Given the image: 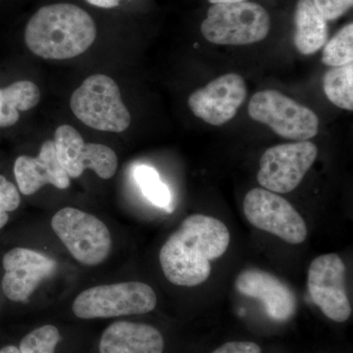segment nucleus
Masks as SVG:
<instances>
[{"mask_svg":"<svg viewBox=\"0 0 353 353\" xmlns=\"http://www.w3.org/2000/svg\"><path fill=\"white\" fill-rule=\"evenodd\" d=\"M14 175L24 196L36 194L48 183L59 190L68 189L71 183L68 174L58 161L53 141L43 143L37 157H18L14 164Z\"/></svg>","mask_w":353,"mask_h":353,"instance_id":"15","label":"nucleus"},{"mask_svg":"<svg viewBox=\"0 0 353 353\" xmlns=\"http://www.w3.org/2000/svg\"><path fill=\"white\" fill-rule=\"evenodd\" d=\"M85 1L101 8H114L119 6L120 0H85Z\"/></svg>","mask_w":353,"mask_h":353,"instance_id":"26","label":"nucleus"},{"mask_svg":"<svg viewBox=\"0 0 353 353\" xmlns=\"http://www.w3.org/2000/svg\"><path fill=\"white\" fill-rule=\"evenodd\" d=\"M41 90L30 81H18L0 88V128L13 126L19 121V111H28L38 105Z\"/></svg>","mask_w":353,"mask_h":353,"instance_id":"18","label":"nucleus"},{"mask_svg":"<svg viewBox=\"0 0 353 353\" xmlns=\"http://www.w3.org/2000/svg\"><path fill=\"white\" fill-rule=\"evenodd\" d=\"M60 340L57 327L44 325L24 336L20 343V353H54Z\"/></svg>","mask_w":353,"mask_h":353,"instance_id":"22","label":"nucleus"},{"mask_svg":"<svg viewBox=\"0 0 353 353\" xmlns=\"http://www.w3.org/2000/svg\"><path fill=\"white\" fill-rule=\"evenodd\" d=\"M246 94L245 79L239 74H226L192 92L189 106L192 113L204 122L222 126L236 116Z\"/></svg>","mask_w":353,"mask_h":353,"instance_id":"12","label":"nucleus"},{"mask_svg":"<svg viewBox=\"0 0 353 353\" xmlns=\"http://www.w3.org/2000/svg\"><path fill=\"white\" fill-rule=\"evenodd\" d=\"M211 353H262V350L252 341H230Z\"/></svg>","mask_w":353,"mask_h":353,"instance_id":"25","label":"nucleus"},{"mask_svg":"<svg viewBox=\"0 0 353 353\" xmlns=\"http://www.w3.org/2000/svg\"><path fill=\"white\" fill-rule=\"evenodd\" d=\"M157 304V294L150 285L124 282L83 290L76 297L72 310L81 319H97L146 314L152 312Z\"/></svg>","mask_w":353,"mask_h":353,"instance_id":"5","label":"nucleus"},{"mask_svg":"<svg viewBox=\"0 0 353 353\" xmlns=\"http://www.w3.org/2000/svg\"><path fill=\"white\" fill-rule=\"evenodd\" d=\"M20 203L21 196L16 185L0 175V208L7 213L12 212L19 208Z\"/></svg>","mask_w":353,"mask_h":353,"instance_id":"24","label":"nucleus"},{"mask_svg":"<svg viewBox=\"0 0 353 353\" xmlns=\"http://www.w3.org/2000/svg\"><path fill=\"white\" fill-rule=\"evenodd\" d=\"M311 299L329 319L343 323L350 319L352 305L345 289V265L336 253L321 255L308 269Z\"/></svg>","mask_w":353,"mask_h":353,"instance_id":"10","label":"nucleus"},{"mask_svg":"<svg viewBox=\"0 0 353 353\" xmlns=\"http://www.w3.org/2000/svg\"><path fill=\"white\" fill-rule=\"evenodd\" d=\"M316 8L327 21L339 19L352 7L353 0H313Z\"/></svg>","mask_w":353,"mask_h":353,"instance_id":"23","label":"nucleus"},{"mask_svg":"<svg viewBox=\"0 0 353 353\" xmlns=\"http://www.w3.org/2000/svg\"><path fill=\"white\" fill-rule=\"evenodd\" d=\"M51 227L72 256L85 266L103 263L112 250L110 231L95 216L73 208L57 211Z\"/></svg>","mask_w":353,"mask_h":353,"instance_id":"6","label":"nucleus"},{"mask_svg":"<svg viewBox=\"0 0 353 353\" xmlns=\"http://www.w3.org/2000/svg\"><path fill=\"white\" fill-rule=\"evenodd\" d=\"M294 43L303 55H312L328 41V24L313 0H299L294 11Z\"/></svg>","mask_w":353,"mask_h":353,"instance_id":"17","label":"nucleus"},{"mask_svg":"<svg viewBox=\"0 0 353 353\" xmlns=\"http://www.w3.org/2000/svg\"><path fill=\"white\" fill-rule=\"evenodd\" d=\"M0 353H20L19 348L14 347V345H6L0 350Z\"/></svg>","mask_w":353,"mask_h":353,"instance_id":"28","label":"nucleus"},{"mask_svg":"<svg viewBox=\"0 0 353 353\" xmlns=\"http://www.w3.org/2000/svg\"><path fill=\"white\" fill-rule=\"evenodd\" d=\"M248 222L292 245H301L307 238L303 218L284 197L265 189L250 190L243 201Z\"/></svg>","mask_w":353,"mask_h":353,"instance_id":"8","label":"nucleus"},{"mask_svg":"<svg viewBox=\"0 0 353 353\" xmlns=\"http://www.w3.org/2000/svg\"><path fill=\"white\" fill-rule=\"evenodd\" d=\"M353 61V24L345 25L323 46L322 62L329 67H341Z\"/></svg>","mask_w":353,"mask_h":353,"instance_id":"21","label":"nucleus"},{"mask_svg":"<svg viewBox=\"0 0 353 353\" xmlns=\"http://www.w3.org/2000/svg\"><path fill=\"white\" fill-rule=\"evenodd\" d=\"M9 220L8 213L6 212L1 208H0V230L2 229Z\"/></svg>","mask_w":353,"mask_h":353,"instance_id":"27","label":"nucleus"},{"mask_svg":"<svg viewBox=\"0 0 353 353\" xmlns=\"http://www.w3.org/2000/svg\"><path fill=\"white\" fill-rule=\"evenodd\" d=\"M72 111L83 124L102 132H122L131 124V114L110 77L94 75L83 81L70 101Z\"/></svg>","mask_w":353,"mask_h":353,"instance_id":"4","label":"nucleus"},{"mask_svg":"<svg viewBox=\"0 0 353 353\" xmlns=\"http://www.w3.org/2000/svg\"><path fill=\"white\" fill-rule=\"evenodd\" d=\"M210 3L212 4H221V3H236V2L246 1V0H208Z\"/></svg>","mask_w":353,"mask_h":353,"instance_id":"29","label":"nucleus"},{"mask_svg":"<svg viewBox=\"0 0 353 353\" xmlns=\"http://www.w3.org/2000/svg\"><path fill=\"white\" fill-rule=\"evenodd\" d=\"M323 88L330 101L339 108L353 110V63L332 67L323 78Z\"/></svg>","mask_w":353,"mask_h":353,"instance_id":"19","label":"nucleus"},{"mask_svg":"<svg viewBox=\"0 0 353 353\" xmlns=\"http://www.w3.org/2000/svg\"><path fill=\"white\" fill-rule=\"evenodd\" d=\"M58 161L70 178H79L92 169L99 178L108 180L115 175L118 157L112 148L101 143H85L80 132L69 125L58 127L54 134Z\"/></svg>","mask_w":353,"mask_h":353,"instance_id":"11","label":"nucleus"},{"mask_svg":"<svg viewBox=\"0 0 353 353\" xmlns=\"http://www.w3.org/2000/svg\"><path fill=\"white\" fill-rule=\"evenodd\" d=\"M2 266L6 271L1 282L4 296L14 303H25L41 281L54 273L57 263L34 250L16 248L4 254Z\"/></svg>","mask_w":353,"mask_h":353,"instance_id":"13","label":"nucleus"},{"mask_svg":"<svg viewBox=\"0 0 353 353\" xmlns=\"http://www.w3.org/2000/svg\"><path fill=\"white\" fill-rule=\"evenodd\" d=\"M161 333L150 325L127 321L111 324L102 334L101 353H163Z\"/></svg>","mask_w":353,"mask_h":353,"instance_id":"16","label":"nucleus"},{"mask_svg":"<svg viewBox=\"0 0 353 353\" xmlns=\"http://www.w3.org/2000/svg\"><path fill=\"white\" fill-rule=\"evenodd\" d=\"M317 155V146L309 141L272 146L260 159L257 181L265 190L288 194L299 187Z\"/></svg>","mask_w":353,"mask_h":353,"instance_id":"9","label":"nucleus"},{"mask_svg":"<svg viewBox=\"0 0 353 353\" xmlns=\"http://www.w3.org/2000/svg\"><path fill=\"white\" fill-rule=\"evenodd\" d=\"M94 21L80 7L69 3L41 7L25 30V43L37 57L64 60L79 57L94 43Z\"/></svg>","mask_w":353,"mask_h":353,"instance_id":"2","label":"nucleus"},{"mask_svg":"<svg viewBox=\"0 0 353 353\" xmlns=\"http://www.w3.org/2000/svg\"><path fill=\"white\" fill-rule=\"evenodd\" d=\"M270 29L266 9L248 1L213 4L201 27L204 38L221 46L259 43L268 36Z\"/></svg>","mask_w":353,"mask_h":353,"instance_id":"3","label":"nucleus"},{"mask_svg":"<svg viewBox=\"0 0 353 353\" xmlns=\"http://www.w3.org/2000/svg\"><path fill=\"white\" fill-rule=\"evenodd\" d=\"M134 179L148 201L157 208L167 209L171 204V192L152 166L139 165L134 169Z\"/></svg>","mask_w":353,"mask_h":353,"instance_id":"20","label":"nucleus"},{"mask_svg":"<svg viewBox=\"0 0 353 353\" xmlns=\"http://www.w3.org/2000/svg\"><path fill=\"white\" fill-rule=\"evenodd\" d=\"M248 114L282 138L308 141L317 136L319 119L310 108L301 105L278 90H266L252 97Z\"/></svg>","mask_w":353,"mask_h":353,"instance_id":"7","label":"nucleus"},{"mask_svg":"<svg viewBox=\"0 0 353 353\" xmlns=\"http://www.w3.org/2000/svg\"><path fill=\"white\" fill-rule=\"evenodd\" d=\"M234 287L243 296L261 301L267 314L276 321H288L296 313V294L268 272L246 269L239 274Z\"/></svg>","mask_w":353,"mask_h":353,"instance_id":"14","label":"nucleus"},{"mask_svg":"<svg viewBox=\"0 0 353 353\" xmlns=\"http://www.w3.org/2000/svg\"><path fill=\"white\" fill-rule=\"evenodd\" d=\"M230 241L229 230L220 220L202 214L189 216L160 250L165 277L181 287L201 285L210 276V261L225 254Z\"/></svg>","mask_w":353,"mask_h":353,"instance_id":"1","label":"nucleus"}]
</instances>
